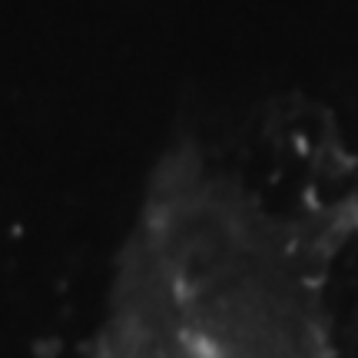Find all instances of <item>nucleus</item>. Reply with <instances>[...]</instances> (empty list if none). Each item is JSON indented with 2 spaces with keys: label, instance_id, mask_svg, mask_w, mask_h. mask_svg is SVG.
<instances>
[]
</instances>
